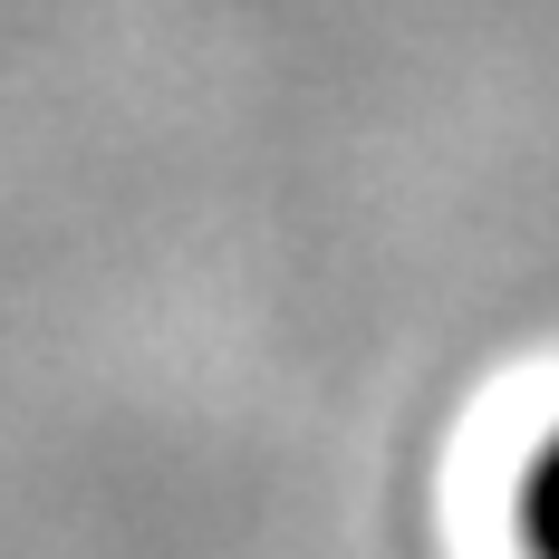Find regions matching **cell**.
Wrapping results in <instances>:
<instances>
[{
	"label": "cell",
	"mask_w": 559,
	"mask_h": 559,
	"mask_svg": "<svg viewBox=\"0 0 559 559\" xmlns=\"http://www.w3.org/2000/svg\"><path fill=\"white\" fill-rule=\"evenodd\" d=\"M511 531H521V559H559V425L531 444V463H521Z\"/></svg>",
	"instance_id": "obj_1"
}]
</instances>
